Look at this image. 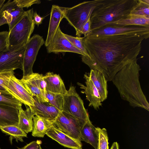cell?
Instances as JSON below:
<instances>
[{"instance_id": "obj_36", "label": "cell", "mask_w": 149, "mask_h": 149, "mask_svg": "<svg viewBox=\"0 0 149 149\" xmlns=\"http://www.w3.org/2000/svg\"><path fill=\"white\" fill-rule=\"evenodd\" d=\"M17 6L22 8H28L34 4H39L41 3L39 0H15Z\"/></svg>"}, {"instance_id": "obj_13", "label": "cell", "mask_w": 149, "mask_h": 149, "mask_svg": "<svg viewBox=\"0 0 149 149\" xmlns=\"http://www.w3.org/2000/svg\"><path fill=\"white\" fill-rule=\"evenodd\" d=\"M47 52L58 54L59 53L70 52L83 56L78 49L74 47L68 40L61 31L60 26L51 42L46 47Z\"/></svg>"}, {"instance_id": "obj_9", "label": "cell", "mask_w": 149, "mask_h": 149, "mask_svg": "<svg viewBox=\"0 0 149 149\" xmlns=\"http://www.w3.org/2000/svg\"><path fill=\"white\" fill-rule=\"evenodd\" d=\"M54 124L63 132L81 141L80 130L83 125L72 116L60 111L54 120Z\"/></svg>"}, {"instance_id": "obj_12", "label": "cell", "mask_w": 149, "mask_h": 149, "mask_svg": "<svg viewBox=\"0 0 149 149\" xmlns=\"http://www.w3.org/2000/svg\"><path fill=\"white\" fill-rule=\"evenodd\" d=\"M25 11L18 7L15 0H9L3 5L0 13V26L7 24L9 31L21 18Z\"/></svg>"}, {"instance_id": "obj_25", "label": "cell", "mask_w": 149, "mask_h": 149, "mask_svg": "<svg viewBox=\"0 0 149 149\" xmlns=\"http://www.w3.org/2000/svg\"><path fill=\"white\" fill-rule=\"evenodd\" d=\"M114 23L124 25H135L149 26V18L130 14Z\"/></svg>"}, {"instance_id": "obj_14", "label": "cell", "mask_w": 149, "mask_h": 149, "mask_svg": "<svg viewBox=\"0 0 149 149\" xmlns=\"http://www.w3.org/2000/svg\"><path fill=\"white\" fill-rule=\"evenodd\" d=\"M84 78L86 80L85 86L79 82L77 84L83 90L81 92L85 94L86 99L89 102L88 106H92L95 109L97 110L102 104L99 92L87 73L84 74Z\"/></svg>"}, {"instance_id": "obj_6", "label": "cell", "mask_w": 149, "mask_h": 149, "mask_svg": "<svg viewBox=\"0 0 149 149\" xmlns=\"http://www.w3.org/2000/svg\"><path fill=\"white\" fill-rule=\"evenodd\" d=\"M63 96L62 111L72 116L83 125L89 118V116L84 107L83 101L77 92L75 87L71 85Z\"/></svg>"}, {"instance_id": "obj_28", "label": "cell", "mask_w": 149, "mask_h": 149, "mask_svg": "<svg viewBox=\"0 0 149 149\" xmlns=\"http://www.w3.org/2000/svg\"><path fill=\"white\" fill-rule=\"evenodd\" d=\"M130 14L149 18V0H138Z\"/></svg>"}, {"instance_id": "obj_10", "label": "cell", "mask_w": 149, "mask_h": 149, "mask_svg": "<svg viewBox=\"0 0 149 149\" xmlns=\"http://www.w3.org/2000/svg\"><path fill=\"white\" fill-rule=\"evenodd\" d=\"M25 46L9 49L0 54V72L22 70V63Z\"/></svg>"}, {"instance_id": "obj_7", "label": "cell", "mask_w": 149, "mask_h": 149, "mask_svg": "<svg viewBox=\"0 0 149 149\" xmlns=\"http://www.w3.org/2000/svg\"><path fill=\"white\" fill-rule=\"evenodd\" d=\"M129 34H136L149 38V26L110 23L91 31L89 36H100Z\"/></svg>"}, {"instance_id": "obj_39", "label": "cell", "mask_w": 149, "mask_h": 149, "mask_svg": "<svg viewBox=\"0 0 149 149\" xmlns=\"http://www.w3.org/2000/svg\"><path fill=\"white\" fill-rule=\"evenodd\" d=\"M110 149H119V145L117 142H113Z\"/></svg>"}, {"instance_id": "obj_5", "label": "cell", "mask_w": 149, "mask_h": 149, "mask_svg": "<svg viewBox=\"0 0 149 149\" xmlns=\"http://www.w3.org/2000/svg\"><path fill=\"white\" fill-rule=\"evenodd\" d=\"M101 0L84 1L70 8L62 7L64 18L74 29L76 33L90 18L95 8Z\"/></svg>"}, {"instance_id": "obj_19", "label": "cell", "mask_w": 149, "mask_h": 149, "mask_svg": "<svg viewBox=\"0 0 149 149\" xmlns=\"http://www.w3.org/2000/svg\"><path fill=\"white\" fill-rule=\"evenodd\" d=\"M87 74L98 90L101 102H103L107 97V81L104 75L97 70L91 69Z\"/></svg>"}, {"instance_id": "obj_23", "label": "cell", "mask_w": 149, "mask_h": 149, "mask_svg": "<svg viewBox=\"0 0 149 149\" xmlns=\"http://www.w3.org/2000/svg\"><path fill=\"white\" fill-rule=\"evenodd\" d=\"M35 115L30 107H26L24 110L22 108L19 110L17 127L26 134L31 132L33 130V118Z\"/></svg>"}, {"instance_id": "obj_34", "label": "cell", "mask_w": 149, "mask_h": 149, "mask_svg": "<svg viewBox=\"0 0 149 149\" xmlns=\"http://www.w3.org/2000/svg\"><path fill=\"white\" fill-rule=\"evenodd\" d=\"M9 31L0 32V54L8 50Z\"/></svg>"}, {"instance_id": "obj_15", "label": "cell", "mask_w": 149, "mask_h": 149, "mask_svg": "<svg viewBox=\"0 0 149 149\" xmlns=\"http://www.w3.org/2000/svg\"><path fill=\"white\" fill-rule=\"evenodd\" d=\"M46 135L65 147L72 149H82L81 141L63 132L55 125L51 127Z\"/></svg>"}, {"instance_id": "obj_33", "label": "cell", "mask_w": 149, "mask_h": 149, "mask_svg": "<svg viewBox=\"0 0 149 149\" xmlns=\"http://www.w3.org/2000/svg\"><path fill=\"white\" fill-rule=\"evenodd\" d=\"M14 70L0 72V91H7L4 86L10 77L14 75Z\"/></svg>"}, {"instance_id": "obj_38", "label": "cell", "mask_w": 149, "mask_h": 149, "mask_svg": "<svg viewBox=\"0 0 149 149\" xmlns=\"http://www.w3.org/2000/svg\"><path fill=\"white\" fill-rule=\"evenodd\" d=\"M43 19L44 18L38 14L36 11L34 12L33 20L35 24L38 26L39 25L42 24Z\"/></svg>"}, {"instance_id": "obj_30", "label": "cell", "mask_w": 149, "mask_h": 149, "mask_svg": "<svg viewBox=\"0 0 149 149\" xmlns=\"http://www.w3.org/2000/svg\"><path fill=\"white\" fill-rule=\"evenodd\" d=\"M98 135V143L97 149H109L108 138L106 129L105 128L96 127Z\"/></svg>"}, {"instance_id": "obj_17", "label": "cell", "mask_w": 149, "mask_h": 149, "mask_svg": "<svg viewBox=\"0 0 149 149\" xmlns=\"http://www.w3.org/2000/svg\"><path fill=\"white\" fill-rule=\"evenodd\" d=\"M64 18L63 10L62 7L52 5L50 17L45 46L47 47L52 40L60 22Z\"/></svg>"}, {"instance_id": "obj_11", "label": "cell", "mask_w": 149, "mask_h": 149, "mask_svg": "<svg viewBox=\"0 0 149 149\" xmlns=\"http://www.w3.org/2000/svg\"><path fill=\"white\" fill-rule=\"evenodd\" d=\"M6 91L26 106H33L34 99L26 88L20 80L14 74L12 75L4 86Z\"/></svg>"}, {"instance_id": "obj_27", "label": "cell", "mask_w": 149, "mask_h": 149, "mask_svg": "<svg viewBox=\"0 0 149 149\" xmlns=\"http://www.w3.org/2000/svg\"><path fill=\"white\" fill-rule=\"evenodd\" d=\"M22 104L8 92L0 91V105L9 106L19 110L22 108Z\"/></svg>"}, {"instance_id": "obj_40", "label": "cell", "mask_w": 149, "mask_h": 149, "mask_svg": "<svg viewBox=\"0 0 149 149\" xmlns=\"http://www.w3.org/2000/svg\"><path fill=\"white\" fill-rule=\"evenodd\" d=\"M5 1V0H0V13L2 7Z\"/></svg>"}, {"instance_id": "obj_8", "label": "cell", "mask_w": 149, "mask_h": 149, "mask_svg": "<svg viewBox=\"0 0 149 149\" xmlns=\"http://www.w3.org/2000/svg\"><path fill=\"white\" fill-rule=\"evenodd\" d=\"M44 43L42 37L35 34L30 38L26 44L22 63L23 77L33 73V65L39 50Z\"/></svg>"}, {"instance_id": "obj_37", "label": "cell", "mask_w": 149, "mask_h": 149, "mask_svg": "<svg viewBox=\"0 0 149 149\" xmlns=\"http://www.w3.org/2000/svg\"><path fill=\"white\" fill-rule=\"evenodd\" d=\"M41 143L40 140L33 141L22 148H17L18 149H42L41 146Z\"/></svg>"}, {"instance_id": "obj_1", "label": "cell", "mask_w": 149, "mask_h": 149, "mask_svg": "<svg viewBox=\"0 0 149 149\" xmlns=\"http://www.w3.org/2000/svg\"><path fill=\"white\" fill-rule=\"evenodd\" d=\"M148 37L136 34L83 37L87 54L82 62L91 69L102 72L108 81L127 64L137 58L142 41Z\"/></svg>"}, {"instance_id": "obj_18", "label": "cell", "mask_w": 149, "mask_h": 149, "mask_svg": "<svg viewBox=\"0 0 149 149\" xmlns=\"http://www.w3.org/2000/svg\"><path fill=\"white\" fill-rule=\"evenodd\" d=\"M44 77L46 83L47 91L62 95L66 93L67 90L59 74L48 72Z\"/></svg>"}, {"instance_id": "obj_35", "label": "cell", "mask_w": 149, "mask_h": 149, "mask_svg": "<svg viewBox=\"0 0 149 149\" xmlns=\"http://www.w3.org/2000/svg\"><path fill=\"white\" fill-rule=\"evenodd\" d=\"M91 32V22L90 18L83 24L80 30L76 33V35L78 37H80L82 35H84V37L89 36Z\"/></svg>"}, {"instance_id": "obj_31", "label": "cell", "mask_w": 149, "mask_h": 149, "mask_svg": "<svg viewBox=\"0 0 149 149\" xmlns=\"http://www.w3.org/2000/svg\"><path fill=\"white\" fill-rule=\"evenodd\" d=\"M28 76L36 84L39 89L46 94L47 91L44 75L38 73L33 72Z\"/></svg>"}, {"instance_id": "obj_16", "label": "cell", "mask_w": 149, "mask_h": 149, "mask_svg": "<svg viewBox=\"0 0 149 149\" xmlns=\"http://www.w3.org/2000/svg\"><path fill=\"white\" fill-rule=\"evenodd\" d=\"M34 105L30 107L35 115L51 120H54L60 111L48 102H43L36 97L33 96Z\"/></svg>"}, {"instance_id": "obj_3", "label": "cell", "mask_w": 149, "mask_h": 149, "mask_svg": "<svg viewBox=\"0 0 149 149\" xmlns=\"http://www.w3.org/2000/svg\"><path fill=\"white\" fill-rule=\"evenodd\" d=\"M138 0H101L90 17L91 31L128 15Z\"/></svg>"}, {"instance_id": "obj_24", "label": "cell", "mask_w": 149, "mask_h": 149, "mask_svg": "<svg viewBox=\"0 0 149 149\" xmlns=\"http://www.w3.org/2000/svg\"><path fill=\"white\" fill-rule=\"evenodd\" d=\"M20 81L29 92L33 96L36 97L42 101L48 102L45 94L28 76L23 77Z\"/></svg>"}, {"instance_id": "obj_4", "label": "cell", "mask_w": 149, "mask_h": 149, "mask_svg": "<svg viewBox=\"0 0 149 149\" xmlns=\"http://www.w3.org/2000/svg\"><path fill=\"white\" fill-rule=\"evenodd\" d=\"M33 8L25 11L19 20L9 31L8 48L12 49L25 46L33 31Z\"/></svg>"}, {"instance_id": "obj_2", "label": "cell", "mask_w": 149, "mask_h": 149, "mask_svg": "<svg viewBox=\"0 0 149 149\" xmlns=\"http://www.w3.org/2000/svg\"><path fill=\"white\" fill-rule=\"evenodd\" d=\"M137 59L123 67L115 75L112 81L122 99L133 107L149 111V104L141 88L139 81L141 69Z\"/></svg>"}, {"instance_id": "obj_26", "label": "cell", "mask_w": 149, "mask_h": 149, "mask_svg": "<svg viewBox=\"0 0 149 149\" xmlns=\"http://www.w3.org/2000/svg\"><path fill=\"white\" fill-rule=\"evenodd\" d=\"M0 129L3 133L10 136L9 140L11 144L13 139H15L17 142L18 141L23 142V138L27 137V134L17 126L11 125L0 127Z\"/></svg>"}, {"instance_id": "obj_22", "label": "cell", "mask_w": 149, "mask_h": 149, "mask_svg": "<svg viewBox=\"0 0 149 149\" xmlns=\"http://www.w3.org/2000/svg\"><path fill=\"white\" fill-rule=\"evenodd\" d=\"M19 110L6 106L0 105V127L17 126Z\"/></svg>"}, {"instance_id": "obj_21", "label": "cell", "mask_w": 149, "mask_h": 149, "mask_svg": "<svg viewBox=\"0 0 149 149\" xmlns=\"http://www.w3.org/2000/svg\"><path fill=\"white\" fill-rule=\"evenodd\" d=\"M54 120H49L35 115L33 118L32 136L43 137L49 131L51 127L54 125Z\"/></svg>"}, {"instance_id": "obj_20", "label": "cell", "mask_w": 149, "mask_h": 149, "mask_svg": "<svg viewBox=\"0 0 149 149\" xmlns=\"http://www.w3.org/2000/svg\"><path fill=\"white\" fill-rule=\"evenodd\" d=\"M81 141L91 145L97 149L98 143V135L96 127L93 125L89 118L82 126L80 130Z\"/></svg>"}, {"instance_id": "obj_32", "label": "cell", "mask_w": 149, "mask_h": 149, "mask_svg": "<svg viewBox=\"0 0 149 149\" xmlns=\"http://www.w3.org/2000/svg\"><path fill=\"white\" fill-rule=\"evenodd\" d=\"M64 35L73 45L81 52L83 56H87L86 53L82 44L83 37H74L65 33Z\"/></svg>"}, {"instance_id": "obj_41", "label": "cell", "mask_w": 149, "mask_h": 149, "mask_svg": "<svg viewBox=\"0 0 149 149\" xmlns=\"http://www.w3.org/2000/svg\"><path fill=\"white\" fill-rule=\"evenodd\" d=\"M0 149H1V148H0Z\"/></svg>"}, {"instance_id": "obj_29", "label": "cell", "mask_w": 149, "mask_h": 149, "mask_svg": "<svg viewBox=\"0 0 149 149\" xmlns=\"http://www.w3.org/2000/svg\"><path fill=\"white\" fill-rule=\"evenodd\" d=\"M45 95L48 102L62 111L63 103V95L48 91H47Z\"/></svg>"}]
</instances>
